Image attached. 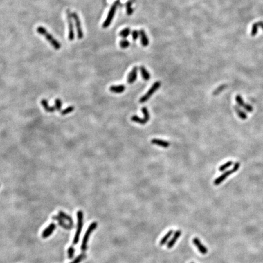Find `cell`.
<instances>
[{
	"instance_id": "6da1fadb",
	"label": "cell",
	"mask_w": 263,
	"mask_h": 263,
	"mask_svg": "<svg viewBox=\"0 0 263 263\" xmlns=\"http://www.w3.org/2000/svg\"><path fill=\"white\" fill-rule=\"evenodd\" d=\"M37 32L40 35L44 36L46 38V40L49 42L51 45L56 50H59L61 48L60 43L56 40L54 37L48 32V30L45 28L43 26H39L37 28Z\"/></svg>"
},
{
	"instance_id": "7a4b0ae2",
	"label": "cell",
	"mask_w": 263,
	"mask_h": 263,
	"mask_svg": "<svg viewBox=\"0 0 263 263\" xmlns=\"http://www.w3.org/2000/svg\"><path fill=\"white\" fill-rule=\"evenodd\" d=\"M77 217H78V225H77V229L76 233L73 239V244L74 245H76L79 241V237L80 235L81 231L84 225V213L83 212L79 210L77 212Z\"/></svg>"
},
{
	"instance_id": "3957f363",
	"label": "cell",
	"mask_w": 263,
	"mask_h": 263,
	"mask_svg": "<svg viewBox=\"0 0 263 263\" xmlns=\"http://www.w3.org/2000/svg\"><path fill=\"white\" fill-rule=\"evenodd\" d=\"M97 226H98L97 222H93L90 225L89 228H87L86 232H85V234L84 236V238H83V240L82 242V245H81V247H80V249L82 252H85V250H87V244H88V242H89V237H90L91 234L93 233V231L96 228Z\"/></svg>"
},
{
	"instance_id": "277c9868",
	"label": "cell",
	"mask_w": 263,
	"mask_h": 263,
	"mask_svg": "<svg viewBox=\"0 0 263 263\" xmlns=\"http://www.w3.org/2000/svg\"><path fill=\"white\" fill-rule=\"evenodd\" d=\"M118 4H119V0H118L117 1H115L111 6V8L109 11V13L107 14V17H106L104 23H102L103 28H107L111 24V23L113 21V19H114V18L115 17Z\"/></svg>"
},
{
	"instance_id": "5b68a950",
	"label": "cell",
	"mask_w": 263,
	"mask_h": 263,
	"mask_svg": "<svg viewBox=\"0 0 263 263\" xmlns=\"http://www.w3.org/2000/svg\"><path fill=\"white\" fill-rule=\"evenodd\" d=\"M239 167H240V163H239V162L235 163L233 167L231 169V170L224 172V173H223L221 175V176H219V177H217V179H215V180L214 181V185H215L216 186L220 185L228 176H230V175L231 174H233V173L236 172L237 170H238L239 169Z\"/></svg>"
},
{
	"instance_id": "8992f818",
	"label": "cell",
	"mask_w": 263,
	"mask_h": 263,
	"mask_svg": "<svg viewBox=\"0 0 263 263\" xmlns=\"http://www.w3.org/2000/svg\"><path fill=\"white\" fill-rule=\"evenodd\" d=\"M161 86V82H159V81H157V82H155L152 86L150 88V89L148 90V91L145 94V95L143 96L140 99V103H145L146 101H147L149 99V98H151L153 95L154 93L156 91L158 90V89Z\"/></svg>"
},
{
	"instance_id": "52a82bcc",
	"label": "cell",
	"mask_w": 263,
	"mask_h": 263,
	"mask_svg": "<svg viewBox=\"0 0 263 263\" xmlns=\"http://www.w3.org/2000/svg\"><path fill=\"white\" fill-rule=\"evenodd\" d=\"M66 18L68 21V39L70 41H73L74 39V26H73V21L72 13L70 9L66 10Z\"/></svg>"
},
{
	"instance_id": "ba28073f",
	"label": "cell",
	"mask_w": 263,
	"mask_h": 263,
	"mask_svg": "<svg viewBox=\"0 0 263 263\" xmlns=\"http://www.w3.org/2000/svg\"><path fill=\"white\" fill-rule=\"evenodd\" d=\"M72 17L75 21V24H76V28L78 34V38L79 39H82L84 37V32L81 26V22L80 20V18L79 15L76 12H73Z\"/></svg>"
},
{
	"instance_id": "9c48e42d",
	"label": "cell",
	"mask_w": 263,
	"mask_h": 263,
	"mask_svg": "<svg viewBox=\"0 0 263 263\" xmlns=\"http://www.w3.org/2000/svg\"><path fill=\"white\" fill-rule=\"evenodd\" d=\"M192 242L194 244V246H196L198 250L200 253H201L202 255H206L208 253V249L205 246H203L202 242L198 238V237H194L192 239Z\"/></svg>"
},
{
	"instance_id": "30bf717a",
	"label": "cell",
	"mask_w": 263,
	"mask_h": 263,
	"mask_svg": "<svg viewBox=\"0 0 263 263\" xmlns=\"http://www.w3.org/2000/svg\"><path fill=\"white\" fill-rule=\"evenodd\" d=\"M235 100H236V102L237 103V104H238L240 106V107H242V108H244V109L246 110L247 111L252 112L253 110L252 106L250 105V104H246L245 102H244V100L242 99V97L240 95H237L236 96Z\"/></svg>"
},
{
	"instance_id": "8fae6325",
	"label": "cell",
	"mask_w": 263,
	"mask_h": 263,
	"mask_svg": "<svg viewBox=\"0 0 263 263\" xmlns=\"http://www.w3.org/2000/svg\"><path fill=\"white\" fill-rule=\"evenodd\" d=\"M138 68L137 66H134L132 70L130 71L127 76V81L128 84H132L136 80L138 76Z\"/></svg>"
},
{
	"instance_id": "7c38bea8",
	"label": "cell",
	"mask_w": 263,
	"mask_h": 263,
	"mask_svg": "<svg viewBox=\"0 0 263 263\" xmlns=\"http://www.w3.org/2000/svg\"><path fill=\"white\" fill-rule=\"evenodd\" d=\"M56 228V225L54 223H51L43 231L42 236L43 238H47L52 235L54 231Z\"/></svg>"
},
{
	"instance_id": "4fadbf2b",
	"label": "cell",
	"mask_w": 263,
	"mask_h": 263,
	"mask_svg": "<svg viewBox=\"0 0 263 263\" xmlns=\"http://www.w3.org/2000/svg\"><path fill=\"white\" fill-rule=\"evenodd\" d=\"M181 231L180 230H177L174 233L173 236L171 240L168 242L167 244V248L170 249L174 247V246L175 244V243L177 242L178 239L181 236Z\"/></svg>"
},
{
	"instance_id": "5bb4252c",
	"label": "cell",
	"mask_w": 263,
	"mask_h": 263,
	"mask_svg": "<svg viewBox=\"0 0 263 263\" xmlns=\"http://www.w3.org/2000/svg\"><path fill=\"white\" fill-rule=\"evenodd\" d=\"M52 218H53V220L56 221H57V222H58L59 225H60V227L64 228L66 229V230H71V229L73 228V226H71V225L70 224H66L65 222V221H64V219H62V218L60 216H56V215H55V216H53L52 217Z\"/></svg>"
},
{
	"instance_id": "9a60e30c",
	"label": "cell",
	"mask_w": 263,
	"mask_h": 263,
	"mask_svg": "<svg viewBox=\"0 0 263 263\" xmlns=\"http://www.w3.org/2000/svg\"><path fill=\"white\" fill-rule=\"evenodd\" d=\"M140 38L142 46L144 47H147L149 44V40L147 34L143 29H141L140 30Z\"/></svg>"
},
{
	"instance_id": "2e32d148",
	"label": "cell",
	"mask_w": 263,
	"mask_h": 263,
	"mask_svg": "<svg viewBox=\"0 0 263 263\" xmlns=\"http://www.w3.org/2000/svg\"><path fill=\"white\" fill-rule=\"evenodd\" d=\"M151 143L153 144V145H157L160 147H162L164 148H167L170 145V143L167 142V141H164V140H160V139H156V138L152 139L151 140Z\"/></svg>"
},
{
	"instance_id": "e0dca14e",
	"label": "cell",
	"mask_w": 263,
	"mask_h": 263,
	"mask_svg": "<svg viewBox=\"0 0 263 263\" xmlns=\"http://www.w3.org/2000/svg\"><path fill=\"white\" fill-rule=\"evenodd\" d=\"M110 91L112 93L120 94L124 92L126 90V87L124 85H112L110 87Z\"/></svg>"
},
{
	"instance_id": "ac0fdd59",
	"label": "cell",
	"mask_w": 263,
	"mask_h": 263,
	"mask_svg": "<svg viewBox=\"0 0 263 263\" xmlns=\"http://www.w3.org/2000/svg\"><path fill=\"white\" fill-rule=\"evenodd\" d=\"M41 104L43 105L44 109L48 112H53L56 110L55 106H50L48 104V102L46 99H42L41 101Z\"/></svg>"
},
{
	"instance_id": "d6986e66",
	"label": "cell",
	"mask_w": 263,
	"mask_h": 263,
	"mask_svg": "<svg viewBox=\"0 0 263 263\" xmlns=\"http://www.w3.org/2000/svg\"><path fill=\"white\" fill-rule=\"evenodd\" d=\"M140 71L143 79L145 80H149L151 78V74L144 66H141L140 67Z\"/></svg>"
},
{
	"instance_id": "ffe728a7",
	"label": "cell",
	"mask_w": 263,
	"mask_h": 263,
	"mask_svg": "<svg viewBox=\"0 0 263 263\" xmlns=\"http://www.w3.org/2000/svg\"><path fill=\"white\" fill-rule=\"evenodd\" d=\"M174 233V231L172 230H171L168 231V232L162 237V239L160 240V246H164L166 244V243L168 241L169 239L170 238L171 236H172V235Z\"/></svg>"
},
{
	"instance_id": "44dd1931",
	"label": "cell",
	"mask_w": 263,
	"mask_h": 263,
	"mask_svg": "<svg viewBox=\"0 0 263 263\" xmlns=\"http://www.w3.org/2000/svg\"><path fill=\"white\" fill-rule=\"evenodd\" d=\"M234 109L236 111V113L237 114V115H238V116L242 119V120H246V119L247 118V114H246L245 112H244L242 110H241L240 109V108L238 107V106H237V105H235L234 106Z\"/></svg>"
},
{
	"instance_id": "7402d4cb",
	"label": "cell",
	"mask_w": 263,
	"mask_h": 263,
	"mask_svg": "<svg viewBox=\"0 0 263 263\" xmlns=\"http://www.w3.org/2000/svg\"><path fill=\"white\" fill-rule=\"evenodd\" d=\"M59 216H60L63 219H65V220H66L69 223H70V224L71 225V226H73L74 222H73L72 218L70 216H68L67 214H66L65 212L62 211H59Z\"/></svg>"
},
{
	"instance_id": "603a6c76",
	"label": "cell",
	"mask_w": 263,
	"mask_h": 263,
	"mask_svg": "<svg viewBox=\"0 0 263 263\" xmlns=\"http://www.w3.org/2000/svg\"><path fill=\"white\" fill-rule=\"evenodd\" d=\"M131 120L135 122V123H138V124H142V125H144V124H146L148 121H147L145 119H144V118H140L139 116H138L136 115H134L131 117Z\"/></svg>"
},
{
	"instance_id": "cb8c5ba5",
	"label": "cell",
	"mask_w": 263,
	"mask_h": 263,
	"mask_svg": "<svg viewBox=\"0 0 263 263\" xmlns=\"http://www.w3.org/2000/svg\"><path fill=\"white\" fill-rule=\"evenodd\" d=\"M131 33V30L129 28H126L122 29L120 33V36L123 39H126Z\"/></svg>"
},
{
	"instance_id": "d4e9b609",
	"label": "cell",
	"mask_w": 263,
	"mask_h": 263,
	"mask_svg": "<svg viewBox=\"0 0 263 263\" xmlns=\"http://www.w3.org/2000/svg\"><path fill=\"white\" fill-rule=\"evenodd\" d=\"M132 2L130 1V0L128 1L126 4V12L128 15H132L134 13V9L132 8Z\"/></svg>"
},
{
	"instance_id": "484cf974",
	"label": "cell",
	"mask_w": 263,
	"mask_h": 263,
	"mask_svg": "<svg viewBox=\"0 0 263 263\" xmlns=\"http://www.w3.org/2000/svg\"><path fill=\"white\" fill-rule=\"evenodd\" d=\"M86 257H87L86 255L84 253H82L79 255L78 256H77L76 258L70 263H80V262H82L83 260H84L86 258Z\"/></svg>"
},
{
	"instance_id": "4316f807",
	"label": "cell",
	"mask_w": 263,
	"mask_h": 263,
	"mask_svg": "<svg viewBox=\"0 0 263 263\" xmlns=\"http://www.w3.org/2000/svg\"><path fill=\"white\" fill-rule=\"evenodd\" d=\"M130 43L129 40L126 39H123L120 42V46L122 49H127L129 47Z\"/></svg>"
},
{
	"instance_id": "83f0119b",
	"label": "cell",
	"mask_w": 263,
	"mask_h": 263,
	"mask_svg": "<svg viewBox=\"0 0 263 263\" xmlns=\"http://www.w3.org/2000/svg\"><path fill=\"white\" fill-rule=\"evenodd\" d=\"M258 28H259V26L258 24V23H255L254 24H253L252 27V30H251V35L252 36L254 37L257 34L258 31Z\"/></svg>"
},
{
	"instance_id": "f1b7e54d",
	"label": "cell",
	"mask_w": 263,
	"mask_h": 263,
	"mask_svg": "<svg viewBox=\"0 0 263 263\" xmlns=\"http://www.w3.org/2000/svg\"><path fill=\"white\" fill-rule=\"evenodd\" d=\"M232 165H233V162L231 161H228L226 163H225L219 167V171H221V172L224 171L225 170H226V169L230 167Z\"/></svg>"
},
{
	"instance_id": "f546056e",
	"label": "cell",
	"mask_w": 263,
	"mask_h": 263,
	"mask_svg": "<svg viewBox=\"0 0 263 263\" xmlns=\"http://www.w3.org/2000/svg\"><path fill=\"white\" fill-rule=\"evenodd\" d=\"M74 110V107H73V106H70V107H68L64 110H62L61 111V114L62 115H65L66 114H70V113L72 112Z\"/></svg>"
},
{
	"instance_id": "4dcf8cb0",
	"label": "cell",
	"mask_w": 263,
	"mask_h": 263,
	"mask_svg": "<svg viewBox=\"0 0 263 263\" xmlns=\"http://www.w3.org/2000/svg\"><path fill=\"white\" fill-rule=\"evenodd\" d=\"M75 249L73 246H71L68 249V256L69 259H72L74 257Z\"/></svg>"
},
{
	"instance_id": "1f68e13d",
	"label": "cell",
	"mask_w": 263,
	"mask_h": 263,
	"mask_svg": "<svg viewBox=\"0 0 263 263\" xmlns=\"http://www.w3.org/2000/svg\"><path fill=\"white\" fill-rule=\"evenodd\" d=\"M132 37L133 40L136 41L140 37V31L137 30H132Z\"/></svg>"
},
{
	"instance_id": "d6a6232c",
	"label": "cell",
	"mask_w": 263,
	"mask_h": 263,
	"mask_svg": "<svg viewBox=\"0 0 263 263\" xmlns=\"http://www.w3.org/2000/svg\"><path fill=\"white\" fill-rule=\"evenodd\" d=\"M227 87V85H221L220 87H219L215 91H214L213 95H219V93H220L222 91H223L225 89V87Z\"/></svg>"
},
{
	"instance_id": "836d02e7",
	"label": "cell",
	"mask_w": 263,
	"mask_h": 263,
	"mask_svg": "<svg viewBox=\"0 0 263 263\" xmlns=\"http://www.w3.org/2000/svg\"><path fill=\"white\" fill-rule=\"evenodd\" d=\"M55 109L57 110L60 111L61 110L62 101H61L60 99H55Z\"/></svg>"
},
{
	"instance_id": "e575fe53",
	"label": "cell",
	"mask_w": 263,
	"mask_h": 263,
	"mask_svg": "<svg viewBox=\"0 0 263 263\" xmlns=\"http://www.w3.org/2000/svg\"><path fill=\"white\" fill-rule=\"evenodd\" d=\"M257 23H258L259 27H261L262 28V29L263 30V22L262 21H259V22H257Z\"/></svg>"
},
{
	"instance_id": "d590c367",
	"label": "cell",
	"mask_w": 263,
	"mask_h": 263,
	"mask_svg": "<svg viewBox=\"0 0 263 263\" xmlns=\"http://www.w3.org/2000/svg\"><path fill=\"white\" fill-rule=\"evenodd\" d=\"M130 1H132V3H134V2L135 1V0H130Z\"/></svg>"
},
{
	"instance_id": "8d00e7d4",
	"label": "cell",
	"mask_w": 263,
	"mask_h": 263,
	"mask_svg": "<svg viewBox=\"0 0 263 263\" xmlns=\"http://www.w3.org/2000/svg\"><path fill=\"white\" fill-rule=\"evenodd\" d=\"M191 263H194V262H191Z\"/></svg>"
}]
</instances>
